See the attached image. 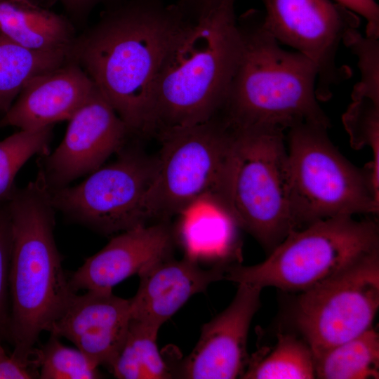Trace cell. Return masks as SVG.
Here are the masks:
<instances>
[{"instance_id": "6da1fadb", "label": "cell", "mask_w": 379, "mask_h": 379, "mask_svg": "<svg viewBox=\"0 0 379 379\" xmlns=\"http://www.w3.org/2000/svg\"><path fill=\"white\" fill-rule=\"evenodd\" d=\"M187 8L186 0H128L114 7L69 53L128 127L155 133L154 88Z\"/></svg>"}, {"instance_id": "7a4b0ae2", "label": "cell", "mask_w": 379, "mask_h": 379, "mask_svg": "<svg viewBox=\"0 0 379 379\" xmlns=\"http://www.w3.org/2000/svg\"><path fill=\"white\" fill-rule=\"evenodd\" d=\"M187 1L154 88L155 133L217 117L241 53L235 0Z\"/></svg>"}, {"instance_id": "3957f363", "label": "cell", "mask_w": 379, "mask_h": 379, "mask_svg": "<svg viewBox=\"0 0 379 379\" xmlns=\"http://www.w3.org/2000/svg\"><path fill=\"white\" fill-rule=\"evenodd\" d=\"M12 227L9 274L14 357L31 361L40 334L51 332L75 293L54 239L55 210L41 165L7 201Z\"/></svg>"}, {"instance_id": "277c9868", "label": "cell", "mask_w": 379, "mask_h": 379, "mask_svg": "<svg viewBox=\"0 0 379 379\" xmlns=\"http://www.w3.org/2000/svg\"><path fill=\"white\" fill-rule=\"evenodd\" d=\"M238 20L242 50L218 114L225 124L232 129L274 126L286 131L302 123L329 128L316 94L314 64L281 48L260 12L252 11Z\"/></svg>"}, {"instance_id": "5b68a950", "label": "cell", "mask_w": 379, "mask_h": 379, "mask_svg": "<svg viewBox=\"0 0 379 379\" xmlns=\"http://www.w3.org/2000/svg\"><path fill=\"white\" fill-rule=\"evenodd\" d=\"M377 250L379 230L374 220L333 217L291 231L260 263L229 264L224 279L300 293Z\"/></svg>"}, {"instance_id": "8992f818", "label": "cell", "mask_w": 379, "mask_h": 379, "mask_svg": "<svg viewBox=\"0 0 379 379\" xmlns=\"http://www.w3.org/2000/svg\"><path fill=\"white\" fill-rule=\"evenodd\" d=\"M227 199L239 227L270 253L292 230L284 130L232 129Z\"/></svg>"}, {"instance_id": "52a82bcc", "label": "cell", "mask_w": 379, "mask_h": 379, "mask_svg": "<svg viewBox=\"0 0 379 379\" xmlns=\"http://www.w3.org/2000/svg\"><path fill=\"white\" fill-rule=\"evenodd\" d=\"M328 128L302 123L288 134V168L295 230L330 218L376 214L379 195L365 168L348 161L333 145Z\"/></svg>"}, {"instance_id": "ba28073f", "label": "cell", "mask_w": 379, "mask_h": 379, "mask_svg": "<svg viewBox=\"0 0 379 379\" xmlns=\"http://www.w3.org/2000/svg\"><path fill=\"white\" fill-rule=\"evenodd\" d=\"M157 134L161 148L144 204L148 222H168L188 204L206 194L219 196L228 204L227 185L234 133L220 117Z\"/></svg>"}, {"instance_id": "9c48e42d", "label": "cell", "mask_w": 379, "mask_h": 379, "mask_svg": "<svg viewBox=\"0 0 379 379\" xmlns=\"http://www.w3.org/2000/svg\"><path fill=\"white\" fill-rule=\"evenodd\" d=\"M379 308V250L300 292L291 319L314 358L368 328Z\"/></svg>"}, {"instance_id": "30bf717a", "label": "cell", "mask_w": 379, "mask_h": 379, "mask_svg": "<svg viewBox=\"0 0 379 379\" xmlns=\"http://www.w3.org/2000/svg\"><path fill=\"white\" fill-rule=\"evenodd\" d=\"M118 154L114 161L91 173L81 183L51 190L55 210L105 235L149 224L144 204L155 157L124 147Z\"/></svg>"}, {"instance_id": "8fae6325", "label": "cell", "mask_w": 379, "mask_h": 379, "mask_svg": "<svg viewBox=\"0 0 379 379\" xmlns=\"http://www.w3.org/2000/svg\"><path fill=\"white\" fill-rule=\"evenodd\" d=\"M263 23L281 45L307 58L317 73L319 100L331 97L333 88L351 75L338 66L337 52L345 35L358 29L360 18L331 0H263Z\"/></svg>"}, {"instance_id": "7c38bea8", "label": "cell", "mask_w": 379, "mask_h": 379, "mask_svg": "<svg viewBox=\"0 0 379 379\" xmlns=\"http://www.w3.org/2000/svg\"><path fill=\"white\" fill-rule=\"evenodd\" d=\"M68 121L62 142L41 164L51 190L103 166L124 147L131 133L96 86Z\"/></svg>"}, {"instance_id": "4fadbf2b", "label": "cell", "mask_w": 379, "mask_h": 379, "mask_svg": "<svg viewBox=\"0 0 379 379\" xmlns=\"http://www.w3.org/2000/svg\"><path fill=\"white\" fill-rule=\"evenodd\" d=\"M261 291L248 284H238L230 305L202 326L191 352L172 365L173 378H241L249 359L248 334L260 307Z\"/></svg>"}, {"instance_id": "5bb4252c", "label": "cell", "mask_w": 379, "mask_h": 379, "mask_svg": "<svg viewBox=\"0 0 379 379\" xmlns=\"http://www.w3.org/2000/svg\"><path fill=\"white\" fill-rule=\"evenodd\" d=\"M175 240L168 222L140 225L119 232L86 258L69 278L71 289L107 290L172 256Z\"/></svg>"}, {"instance_id": "9a60e30c", "label": "cell", "mask_w": 379, "mask_h": 379, "mask_svg": "<svg viewBox=\"0 0 379 379\" xmlns=\"http://www.w3.org/2000/svg\"><path fill=\"white\" fill-rule=\"evenodd\" d=\"M86 291L73 295L50 333L67 338L109 370L128 331L130 299L118 297L112 291Z\"/></svg>"}, {"instance_id": "2e32d148", "label": "cell", "mask_w": 379, "mask_h": 379, "mask_svg": "<svg viewBox=\"0 0 379 379\" xmlns=\"http://www.w3.org/2000/svg\"><path fill=\"white\" fill-rule=\"evenodd\" d=\"M95 87L79 65L69 59L27 81L0 119V128L36 130L69 120Z\"/></svg>"}, {"instance_id": "e0dca14e", "label": "cell", "mask_w": 379, "mask_h": 379, "mask_svg": "<svg viewBox=\"0 0 379 379\" xmlns=\"http://www.w3.org/2000/svg\"><path fill=\"white\" fill-rule=\"evenodd\" d=\"M228 265L218 263L205 269L188 255L158 262L138 274V291L130 299L131 319L160 328L192 296L224 279Z\"/></svg>"}, {"instance_id": "ac0fdd59", "label": "cell", "mask_w": 379, "mask_h": 379, "mask_svg": "<svg viewBox=\"0 0 379 379\" xmlns=\"http://www.w3.org/2000/svg\"><path fill=\"white\" fill-rule=\"evenodd\" d=\"M176 216L175 237L182 244L187 255L196 260L201 255L229 256L239 227L223 198L214 194L201 196Z\"/></svg>"}, {"instance_id": "d6986e66", "label": "cell", "mask_w": 379, "mask_h": 379, "mask_svg": "<svg viewBox=\"0 0 379 379\" xmlns=\"http://www.w3.org/2000/svg\"><path fill=\"white\" fill-rule=\"evenodd\" d=\"M0 34L43 52L70 51L76 39L67 18L31 0H0Z\"/></svg>"}, {"instance_id": "ffe728a7", "label": "cell", "mask_w": 379, "mask_h": 379, "mask_svg": "<svg viewBox=\"0 0 379 379\" xmlns=\"http://www.w3.org/2000/svg\"><path fill=\"white\" fill-rule=\"evenodd\" d=\"M160 328L131 319L124 343L109 371L119 379L173 378L171 364L157 346Z\"/></svg>"}, {"instance_id": "44dd1931", "label": "cell", "mask_w": 379, "mask_h": 379, "mask_svg": "<svg viewBox=\"0 0 379 379\" xmlns=\"http://www.w3.org/2000/svg\"><path fill=\"white\" fill-rule=\"evenodd\" d=\"M69 60V51H32L0 34V112L8 111L31 79Z\"/></svg>"}, {"instance_id": "7402d4cb", "label": "cell", "mask_w": 379, "mask_h": 379, "mask_svg": "<svg viewBox=\"0 0 379 379\" xmlns=\"http://www.w3.org/2000/svg\"><path fill=\"white\" fill-rule=\"evenodd\" d=\"M378 378L379 335L373 328L315 358V378Z\"/></svg>"}, {"instance_id": "603a6c76", "label": "cell", "mask_w": 379, "mask_h": 379, "mask_svg": "<svg viewBox=\"0 0 379 379\" xmlns=\"http://www.w3.org/2000/svg\"><path fill=\"white\" fill-rule=\"evenodd\" d=\"M241 378L313 379L315 358L308 344L291 333H279L275 345L248 359Z\"/></svg>"}, {"instance_id": "cb8c5ba5", "label": "cell", "mask_w": 379, "mask_h": 379, "mask_svg": "<svg viewBox=\"0 0 379 379\" xmlns=\"http://www.w3.org/2000/svg\"><path fill=\"white\" fill-rule=\"evenodd\" d=\"M53 126L36 130H20L0 141V202L8 201L15 190V176L33 156H46Z\"/></svg>"}, {"instance_id": "d4e9b609", "label": "cell", "mask_w": 379, "mask_h": 379, "mask_svg": "<svg viewBox=\"0 0 379 379\" xmlns=\"http://www.w3.org/2000/svg\"><path fill=\"white\" fill-rule=\"evenodd\" d=\"M50 333L48 341L34 350L41 379H96L102 377L99 366L78 348L63 345Z\"/></svg>"}, {"instance_id": "484cf974", "label": "cell", "mask_w": 379, "mask_h": 379, "mask_svg": "<svg viewBox=\"0 0 379 379\" xmlns=\"http://www.w3.org/2000/svg\"><path fill=\"white\" fill-rule=\"evenodd\" d=\"M342 121L353 149H371L372 159L365 168L373 188L379 192V102L367 98L352 99Z\"/></svg>"}, {"instance_id": "4316f807", "label": "cell", "mask_w": 379, "mask_h": 379, "mask_svg": "<svg viewBox=\"0 0 379 379\" xmlns=\"http://www.w3.org/2000/svg\"><path fill=\"white\" fill-rule=\"evenodd\" d=\"M357 58L360 80L352 91V99L367 98L379 102V38L350 30L343 42Z\"/></svg>"}, {"instance_id": "83f0119b", "label": "cell", "mask_w": 379, "mask_h": 379, "mask_svg": "<svg viewBox=\"0 0 379 379\" xmlns=\"http://www.w3.org/2000/svg\"><path fill=\"white\" fill-rule=\"evenodd\" d=\"M12 227L7 201L0 202V336L11 343L9 274L12 253Z\"/></svg>"}, {"instance_id": "f1b7e54d", "label": "cell", "mask_w": 379, "mask_h": 379, "mask_svg": "<svg viewBox=\"0 0 379 379\" xmlns=\"http://www.w3.org/2000/svg\"><path fill=\"white\" fill-rule=\"evenodd\" d=\"M0 336V379L39 378V366L35 359L23 361L12 354L8 355L1 345Z\"/></svg>"}, {"instance_id": "f546056e", "label": "cell", "mask_w": 379, "mask_h": 379, "mask_svg": "<svg viewBox=\"0 0 379 379\" xmlns=\"http://www.w3.org/2000/svg\"><path fill=\"white\" fill-rule=\"evenodd\" d=\"M366 21V35L379 38V6L375 0H334Z\"/></svg>"}, {"instance_id": "4dcf8cb0", "label": "cell", "mask_w": 379, "mask_h": 379, "mask_svg": "<svg viewBox=\"0 0 379 379\" xmlns=\"http://www.w3.org/2000/svg\"><path fill=\"white\" fill-rule=\"evenodd\" d=\"M104 0H46L48 3L59 2L71 16L81 19Z\"/></svg>"}, {"instance_id": "1f68e13d", "label": "cell", "mask_w": 379, "mask_h": 379, "mask_svg": "<svg viewBox=\"0 0 379 379\" xmlns=\"http://www.w3.org/2000/svg\"><path fill=\"white\" fill-rule=\"evenodd\" d=\"M31 1H34V2H36V3H38V4H41V3H40V2H41V0H31Z\"/></svg>"}, {"instance_id": "d6a6232c", "label": "cell", "mask_w": 379, "mask_h": 379, "mask_svg": "<svg viewBox=\"0 0 379 379\" xmlns=\"http://www.w3.org/2000/svg\"><path fill=\"white\" fill-rule=\"evenodd\" d=\"M197 1H211V0H193Z\"/></svg>"}]
</instances>
